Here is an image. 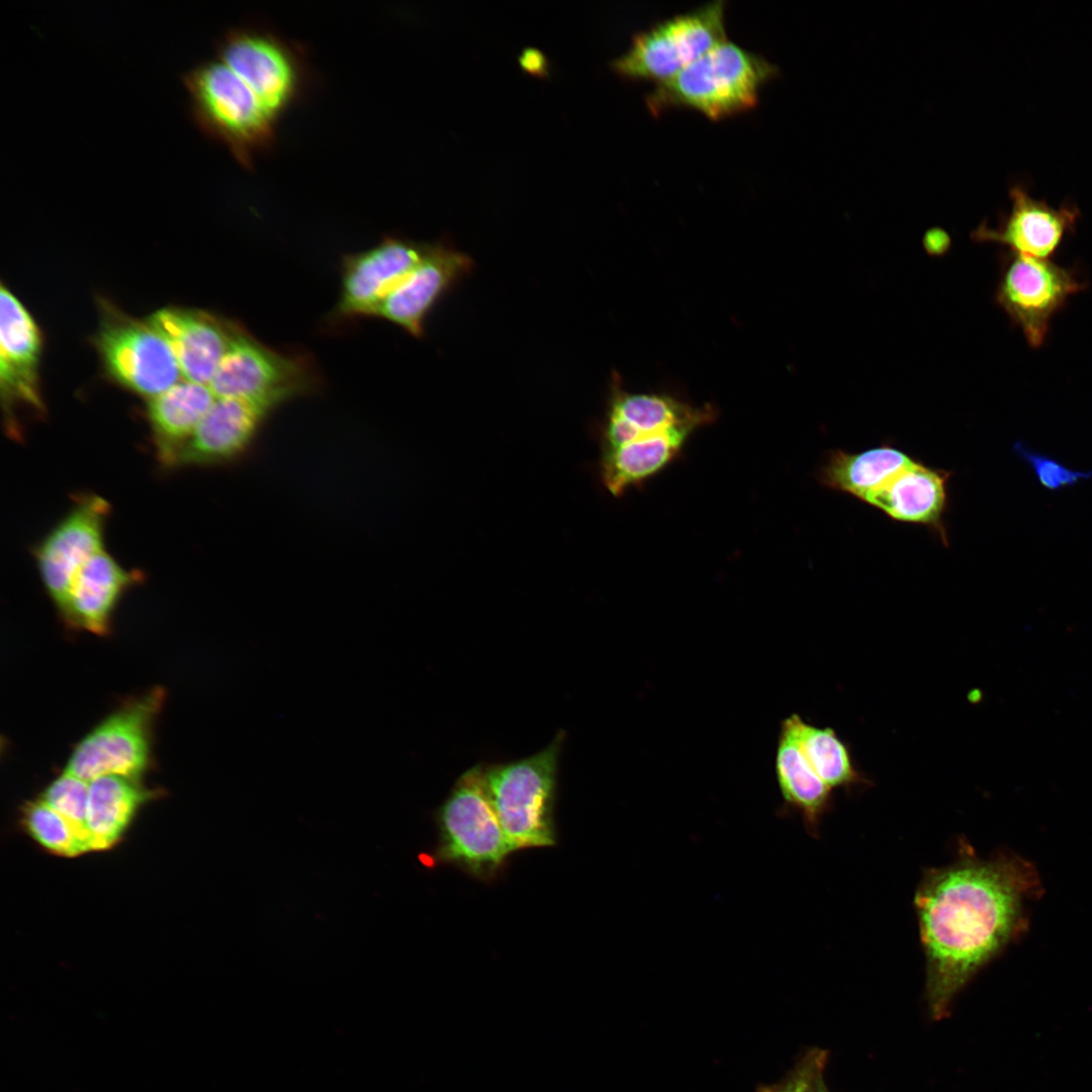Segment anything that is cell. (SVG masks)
<instances>
[{
	"mask_svg": "<svg viewBox=\"0 0 1092 1092\" xmlns=\"http://www.w3.org/2000/svg\"><path fill=\"white\" fill-rule=\"evenodd\" d=\"M135 581L136 574L103 549L77 572L60 613L72 627L105 634L121 595Z\"/></svg>",
	"mask_w": 1092,
	"mask_h": 1092,
	"instance_id": "21",
	"label": "cell"
},
{
	"mask_svg": "<svg viewBox=\"0 0 1092 1092\" xmlns=\"http://www.w3.org/2000/svg\"><path fill=\"white\" fill-rule=\"evenodd\" d=\"M827 1092H829V1091H827Z\"/></svg>",
	"mask_w": 1092,
	"mask_h": 1092,
	"instance_id": "33",
	"label": "cell"
},
{
	"mask_svg": "<svg viewBox=\"0 0 1092 1092\" xmlns=\"http://www.w3.org/2000/svg\"><path fill=\"white\" fill-rule=\"evenodd\" d=\"M827 1055L818 1048L808 1051L784 1079L758 1092H827L823 1076Z\"/></svg>",
	"mask_w": 1092,
	"mask_h": 1092,
	"instance_id": "30",
	"label": "cell"
},
{
	"mask_svg": "<svg viewBox=\"0 0 1092 1092\" xmlns=\"http://www.w3.org/2000/svg\"><path fill=\"white\" fill-rule=\"evenodd\" d=\"M318 383L306 355L278 352L240 326L208 386L216 398H267L283 404L314 391Z\"/></svg>",
	"mask_w": 1092,
	"mask_h": 1092,
	"instance_id": "9",
	"label": "cell"
},
{
	"mask_svg": "<svg viewBox=\"0 0 1092 1092\" xmlns=\"http://www.w3.org/2000/svg\"><path fill=\"white\" fill-rule=\"evenodd\" d=\"M473 269L471 257L451 243H429L419 265L380 301L371 316L422 338L431 312Z\"/></svg>",
	"mask_w": 1092,
	"mask_h": 1092,
	"instance_id": "12",
	"label": "cell"
},
{
	"mask_svg": "<svg viewBox=\"0 0 1092 1092\" xmlns=\"http://www.w3.org/2000/svg\"><path fill=\"white\" fill-rule=\"evenodd\" d=\"M98 346L109 373L127 388L151 398L179 382L172 349L149 323L128 318L107 324Z\"/></svg>",
	"mask_w": 1092,
	"mask_h": 1092,
	"instance_id": "14",
	"label": "cell"
},
{
	"mask_svg": "<svg viewBox=\"0 0 1092 1092\" xmlns=\"http://www.w3.org/2000/svg\"><path fill=\"white\" fill-rule=\"evenodd\" d=\"M951 472L913 460L861 502L892 520L924 526L947 546L944 523Z\"/></svg>",
	"mask_w": 1092,
	"mask_h": 1092,
	"instance_id": "19",
	"label": "cell"
},
{
	"mask_svg": "<svg viewBox=\"0 0 1092 1092\" xmlns=\"http://www.w3.org/2000/svg\"><path fill=\"white\" fill-rule=\"evenodd\" d=\"M280 405L266 398H216L172 466L210 465L237 458Z\"/></svg>",
	"mask_w": 1092,
	"mask_h": 1092,
	"instance_id": "16",
	"label": "cell"
},
{
	"mask_svg": "<svg viewBox=\"0 0 1092 1092\" xmlns=\"http://www.w3.org/2000/svg\"><path fill=\"white\" fill-rule=\"evenodd\" d=\"M1011 208L997 228L981 224L973 236L981 242H995L1012 253L1049 259L1071 233L1079 217L1073 204L1054 207L1033 198L1021 185L1009 192Z\"/></svg>",
	"mask_w": 1092,
	"mask_h": 1092,
	"instance_id": "17",
	"label": "cell"
},
{
	"mask_svg": "<svg viewBox=\"0 0 1092 1092\" xmlns=\"http://www.w3.org/2000/svg\"><path fill=\"white\" fill-rule=\"evenodd\" d=\"M785 720L807 761L828 787L852 792L872 785L854 763L848 743L833 728L814 726L798 714Z\"/></svg>",
	"mask_w": 1092,
	"mask_h": 1092,
	"instance_id": "26",
	"label": "cell"
},
{
	"mask_svg": "<svg viewBox=\"0 0 1092 1092\" xmlns=\"http://www.w3.org/2000/svg\"><path fill=\"white\" fill-rule=\"evenodd\" d=\"M164 695L156 689L115 711L74 748L66 766L82 780L117 775L138 779L150 759L151 729Z\"/></svg>",
	"mask_w": 1092,
	"mask_h": 1092,
	"instance_id": "10",
	"label": "cell"
},
{
	"mask_svg": "<svg viewBox=\"0 0 1092 1092\" xmlns=\"http://www.w3.org/2000/svg\"><path fill=\"white\" fill-rule=\"evenodd\" d=\"M776 775L783 797L781 812L800 813L804 826L817 838L823 816L832 808V789L813 770L784 719L776 754Z\"/></svg>",
	"mask_w": 1092,
	"mask_h": 1092,
	"instance_id": "22",
	"label": "cell"
},
{
	"mask_svg": "<svg viewBox=\"0 0 1092 1092\" xmlns=\"http://www.w3.org/2000/svg\"><path fill=\"white\" fill-rule=\"evenodd\" d=\"M23 819L31 836L57 854L75 856L89 851L73 826L42 799L26 805Z\"/></svg>",
	"mask_w": 1092,
	"mask_h": 1092,
	"instance_id": "27",
	"label": "cell"
},
{
	"mask_svg": "<svg viewBox=\"0 0 1092 1092\" xmlns=\"http://www.w3.org/2000/svg\"><path fill=\"white\" fill-rule=\"evenodd\" d=\"M484 768L466 769L439 808L436 858L489 881L513 850L489 800Z\"/></svg>",
	"mask_w": 1092,
	"mask_h": 1092,
	"instance_id": "6",
	"label": "cell"
},
{
	"mask_svg": "<svg viewBox=\"0 0 1092 1092\" xmlns=\"http://www.w3.org/2000/svg\"><path fill=\"white\" fill-rule=\"evenodd\" d=\"M216 397L206 384L178 382L151 398L148 419L160 460L172 466Z\"/></svg>",
	"mask_w": 1092,
	"mask_h": 1092,
	"instance_id": "23",
	"label": "cell"
},
{
	"mask_svg": "<svg viewBox=\"0 0 1092 1092\" xmlns=\"http://www.w3.org/2000/svg\"><path fill=\"white\" fill-rule=\"evenodd\" d=\"M913 460L906 452L890 444L860 452L833 449L825 454L817 470V479L831 490L861 500Z\"/></svg>",
	"mask_w": 1092,
	"mask_h": 1092,
	"instance_id": "24",
	"label": "cell"
},
{
	"mask_svg": "<svg viewBox=\"0 0 1092 1092\" xmlns=\"http://www.w3.org/2000/svg\"><path fill=\"white\" fill-rule=\"evenodd\" d=\"M150 324L172 349L187 380L208 385L240 325L200 310L163 308Z\"/></svg>",
	"mask_w": 1092,
	"mask_h": 1092,
	"instance_id": "18",
	"label": "cell"
},
{
	"mask_svg": "<svg viewBox=\"0 0 1092 1092\" xmlns=\"http://www.w3.org/2000/svg\"><path fill=\"white\" fill-rule=\"evenodd\" d=\"M777 74L778 67L765 58L726 39L656 84L646 105L654 115L686 107L719 120L753 108L762 86Z\"/></svg>",
	"mask_w": 1092,
	"mask_h": 1092,
	"instance_id": "3",
	"label": "cell"
},
{
	"mask_svg": "<svg viewBox=\"0 0 1092 1092\" xmlns=\"http://www.w3.org/2000/svg\"><path fill=\"white\" fill-rule=\"evenodd\" d=\"M1035 884L1025 861L981 858L965 840L950 863L924 872L914 905L932 1018L945 1017L960 991L1011 939Z\"/></svg>",
	"mask_w": 1092,
	"mask_h": 1092,
	"instance_id": "1",
	"label": "cell"
},
{
	"mask_svg": "<svg viewBox=\"0 0 1092 1092\" xmlns=\"http://www.w3.org/2000/svg\"><path fill=\"white\" fill-rule=\"evenodd\" d=\"M924 246L930 254L939 255L947 250L949 240L947 235L940 230H932L925 236Z\"/></svg>",
	"mask_w": 1092,
	"mask_h": 1092,
	"instance_id": "32",
	"label": "cell"
},
{
	"mask_svg": "<svg viewBox=\"0 0 1092 1092\" xmlns=\"http://www.w3.org/2000/svg\"><path fill=\"white\" fill-rule=\"evenodd\" d=\"M151 795L134 778L105 775L91 780L87 812L91 849H107L118 841Z\"/></svg>",
	"mask_w": 1092,
	"mask_h": 1092,
	"instance_id": "25",
	"label": "cell"
},
{
	"mask_svg": "<svg viewBox=\"0 0 1092 1092\" xmlns=\"http://www.w3.org/2000/svg\"><path fill=\"white\" fill-rule=\"evenodd\" d=\"M108 503L89 495L74 509L39 544L36 561L42 582L58 607L63 608L71 584L81 567L103 550Z\"/></svg>",
	"mask_w": 1092,
	"mask_h": 1092,
	"instance_id": "15",
	"label": "cell"
},
{
	"mask_svg": "<svg viewBox=\"0 0 1092 1092\" xmlns=\"http://www.w3.org/2000/svg\"><path fill=\"white\" fill-rule=\"evenodd\" d=\"M715 415L711 405L695 406L670 394L627 391L614 375L606 410L593 429L602 485L617 497L644 484L674 462Z\"/></svg>",
	"mask_w": 1092,
	"mask_h": 1092,
	"instance_id": "2",
	"label": "cell"
},
{
	"mask_svg": "<svg viewBox=\"0 0 1092 1092\" xmlns=\"http://www.w3.org/2000/svg\"><path fill=\"white\" fill-rule=\"evenodd\" d=\"M1012 448L1014 453L1030 468L1037 482L1048 490H1061L1092 477L1091 470L1083 471L1068 467L1053 456L1031 448L1023 441L1015 442Z\"/></svg>",
	"mask_w": 1092,
	"mask_h": 1092,
	"instance_id": "29",
	"label": "cell"
},
{
	"mask_svg": "<svg viewBox=\"0 0 1092 1092\" xmlns=\"http://www.w3.org/2000/svg\"><path fill=\"white\" fill-rule=\"evenodd\" d=\"M41 339L33 318L4 285L0 289V382L8 408L14 403L41 411L37 366Z\"/></svg>",
	"mask_w": 1092,
	"mask_h": 1092,
	"instance_id": "20",
	"label": "cell"
},
{
	"mask_svg": "<svg viewBox=\"0 0 1092 1092\" xmlns=\"http://www.w3.org/2000/svg\"><path fill=\"white\" fill-rule=\"evenodd\" d=\"M428 245L387 236L369 250L345 256L341 294L332 320L346 323L371 316L380 301L419 265Z\"/></svg>",
	"mask_w": 1092,
	"mask_h": 1092,
	"instance_id": "13",
	"label": "cell"
},
{
	"mask_svg": "<svg viewBox=\"0 0 1092 1092\" xmlns=\"http://www.w3.org/2000/svg\"><path fill=\"white\" fill-rule=\"evenodd\" d=\"M1084 288L1075 273L1049 259L1011 253L1005 260L996 300L1027 343L1040 347L1053 315Z\"/></svg>",
	"mask_w": 1092,
	"mask_h": 1092,
	"instance_id": "11",
	"label": "cell"
},
{
	"mask_svg": "<svg viewBox=\"0 0 1092 1092\" xmlns=\"http://www.w3.org/2000/svg\"><path fill=\"white\" fill-rule=\"evenodd\" d=\"M725 1L709 2L633 35L611 67L624 79L663 83L727 39Z\"/></svg>",
	"mask_w": 1092,
	"mask_h": 1092,
	"instance_id": "7",
	"label": "cell"
},
{
	"mask_svg": "<svg viewBox=\"0 0 1092 1092\" xmlns=\"http://www.w3.org/2000/svg\"><path fill=\"white\" fill-rule=\"evenodd\" d=\"M562 733L542 750L484 768L487 794L513 851L556 843L554 804Z\"/></svg>",
	"mask_w": 1092,
	"mask_h": 1092,
	"instance_id": "5",
	"label": "cell"
},
{
	"mask_svg": "<svg viewBox=\"0 0 1092 1092\" xmlns=\"http://www.w3.org/2000/svg\"><path fill=\"white\" fill-rule=\"evenodd\" d=\"M521 64L527 71L534 74L542 75L547 72L546 59L537 50L524 51L521 58Z\"/></svg>",
	"mask_w": 1092,
	"mask_h": 1092,
	"instance_id": "31",
	"label": "cell"
},
{
	"mask_svg": "<svg viewBox=\"0 0 1092 1092\" xmlns=\"http://www.w3.org/2000/svg\"><path fill=\"white\" fill-rule=\"evenodd\" d=\"M182 81L198 127L226 146L242 166L251 169L256 156L274 145L279 119L220 59L195 66Z\"/></svg>",
	"mask_w": 1092,
	"mask_h": 1092,
	"instance_id": "4",
	"label": "cell"
},
{
	"mask_svg": "<svg viewBox=\"0 0 1092 1092\" xmlns=\"http://www.w3.org/2000/svg\"><path fill=\"white\" fill-rule=\"evenodd\" d=\"M89 782L64 771L44 791L42 800L61 814L91 849L87 825Z\"/></svg>",
	"mask_w": 1092,
	"mask_h": 1092,
	"instance_id": "28",
	"label": "cell"
},
{
	"mask_svg": "<svg viewBox=\"0 0 1092 1092\" xmlns=\"http://www.w3.org/2000/svg\"><path fill=\"white\" fill-rule=\"evenodd\" d=\"M216 52L278 119L308 87L310 74L302 48L264 26L230 28Z\"/></svg>",
	"mask_w": 1092,
	"mask_h": 1092,
	"instance_id": "8",
	"label": "cell"
}]
</instances>
